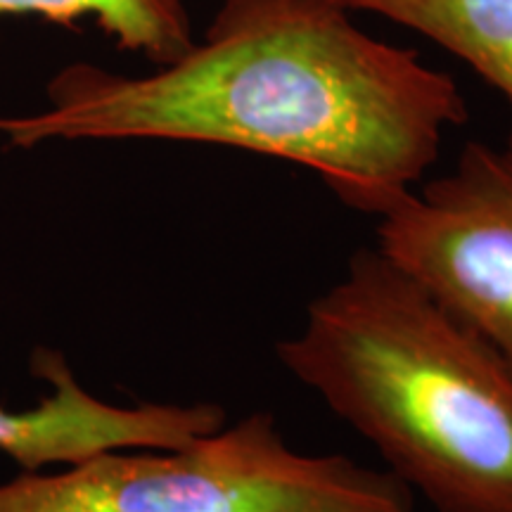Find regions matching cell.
<instances>
[{
    "label": "cell",
    "instance_id": "1",
    "mask_svg": "<svg viewBox=\"0 0 512 512\" xmlns=\"http://www.w3.org/2000/svg\"><path fill=\"white\" fill-rule=\"evenodd\" d=\"M337 0H223L202 41L155 74L76 62L48 107L0 119L10 145L181 140L316 171L347 207L380 219L467 121L458 83L411 48L363 34Z\"/></svg>",
    "mask_w": 512,
    "mask_h": 512
},
{
    "label": "cell",
    "instance_id": "2",
    "mask_svg": "<svg viewBox=\"0 0 512 512\" xmlns=\"http://www.w3.org/2000/svg\"><path fill=\"white\" fill-rule=\"evenodd\" d=\"M434 512H512V373L377 247L275 344Z\"/></svg>",
    "mask_w": 512,
    "mask_h": 512
},
{
    "label": "cell",
    "instance_id": "3",
    "mask_svg": "<svg viewBox=\"0 0 512 512\" xmlns=\"http://www.w3.org/2000/svg\"><path fill=\"white\" fill-rule=\"evenodd\" d=\"M413 498L387 470L294 451L271 413L0 484V512H413Z\"/></svg>",
    "mask_w": 512,
    "mask_h": 512
},
{
    "label": "cell",
    "instance_id": "4",
    "mask_svg": "<svg viewBox=\"0 0 512 512\" xmlns=\"http://www.w3.org/2000/svg\"><path fill=\"white\" fill-rule=\"evenodd\" d=\"M377 249L512 373V152L467 143L380 216Z\"/></svg>",
    "mask_w": 512,
    "mask_h": 512
},
{
    "label": "cell",
    "instance_id": "5",
    "mask_svg": "<svg viewBox=\"0 0 512 512\" xmlns=\"http://www.w3.org/2000/svg\"><path fill=\"white\" fill-rule=\"evenodd\" d=\"M31 373L50 384L27 411L0 406V451L22 472L74 465L114 448H181L226 425L219 403L114 406L81 387L57 349L36 347Z\"/></svg>",
    "mask_w": 512,
    "mask_h": 512
},
{
    "label": "cell",
    "instance_id": "6",
    "mask_svg": "<svg viewBox=\"0 0 512 512\" xmlns=\"http://www.w3.org/2000/svg\"><path fill=\"white\" fill-rule=\"evenodd\" d=\"M373 12L439 43L470 64L508 100L512 112V0H337ZM505 147L512 152V126Z\"/></svg>",
    "mask_w": 512,
    "mask_h": 512
},
{
    "label": "cell",
    "instance_id": "7",
    "mask_svg": "<svg viewBox=\"0 0 512 512\" xmlns=\"http://www.w3.org/2000/svg\"><path fill=\"white\" fill-rule=\"evenodd\" d=\"M5 17H38L69 29L91 19L114 46L157 67L195 46L188 0H0V22Z\"/></svg>",
    "mask_w": 512,
    "mask_h": 512
}]
</instances>
